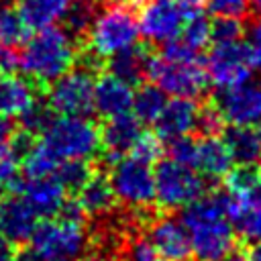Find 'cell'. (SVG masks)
<instances>
[{
	"label": "cell",
	"instance_id": "obj_1",
	"mask_svg": "<svg viewBox=\"0 0 261 261\" xmlns=\"http://www.w3.org/2000/svg\"><path fill=\"white\" fill-rule=\"evenodd\" d=\"M188 241L190 253L196 261H218L234 247V226L226 212L222 192L212 196H200L181 208L179 216Z\"/></svg>",
	"mask_w": 261,
	"mask_h": 261
},
{
	"label": "cell",
	"instance_id": "obj_2",
	"mask_svg": "<svg viewBox=\"0 0 261 261\" xmlns=\"http://www.w3.org/2000/svg\"><path fill=\"white\" fill-rule=\"evenodd\" d=\"M77 41L55 24L35 31L18 53V69H22L37 88H45L73 67L77 59Z\"/></svg>",
	"mask_w": 261,
	"mask_h": 261
},
{
	"label": "cell",
	"instance_id": "obj_3",
	"mask_svg": "<svg viewBox=\"0 0 261 261\" xmlns=\"http://www.w3.org/2000/svg\"><path fill=\"white\" fill-rule=\"evenodd\" d=\"M161 55L151 59L149 77L167 96L198 98L208 88V75L198 51L177 39L161 45Z\"/></svg>",
	"mask_w": 261,
	"mask_h": 261
},
{
	"label": "cell",
	"instance_id": "obj_4",
	"mask_svg": "<svg viewBox=\"0 0 261 261\" xmlns=\"http://www.w3.org/2000/svg\"><path fill=\"white\" fill-rule=\"evenodd\" d=\"M31 251L41 261H75L86 253L88 232L75 202H65L59 214L37 224L29 239Z\"/></svg>",
	"mask_w": 261,
	"mask_h": 261
},
{
	"label": "cell",
	"instance_id": "obj_5",
	"mask_svg": "<svg viewBox=\"0 0 261 261\" xmlns=\"http://www.w3.org/2000/svg\"><path fill=\"white\" fill-rule=\"evenodd\" d=\"M139 39V22L133 14L130 6L124 2L110 0L106 6L98 8L88 33V53L98 59H108L120 49L137 43Z\"/></svg>",
	"mask_w": 261,
	"mask_h": 261
},
{
	"label": "cell",
	"instance_id": "obj_6",
	"mask_svg": "<svg viewBox=\"0 0 261 261\" xmlns=\"http://www.w3.org/2000/svg\"><path fill=\"white\" fill-rule=\"evenodd\" d=\"M39 143L47 147L59 161H90L100 151V128L88 116L59 114L49 120V124L41 133Z\"/></svg>",
	"mask_w": 261,
	"mask_h": 261
},
{
	"label": "cell",
	"instance_id": "obj_7",
	"mask_svg": "<svg viewBox=\"0 0 261 261\" xmlns=\"http://www.w3.org/2000/svg\"><path fill=\"white\" fill-rule=\"evenodd\" d=\"M155 202L165 210H181L204 194V177L190 165L163 159L153 169Z\"/></svg>",
	"mask_w": 261,
	"mask_h": 261
},
{
	"label": "cell",
	"instance_id": "obj_8",
	"mask_svg": "<svg viewBox=\"0 0 261 261\" xmlns=\"http://www.w3.org/2000/svg\"><path fill=\"white\" fill-rule=\"evenodd\" d=\"M114 198L128 208H149L155 202L153 167L133 155H122L110 163L108 173Z\"/></svg>",
	"mask_w": 261,
	"mask_h": 261
},
{
	"label": "cell",
	"instance_id": "obj_9",
	"mask_svg": "<svg viewBox=\"0 0 261 261\" xmlns=\"http://www.w3.org/2000/svg\"><path fill=\"white\" fill-rule=\"evenodd\" d=\"M47 104L55 114L88 116L94 110V69L86 65L67 69L49 84Z\"/></svg>",
	"mask_w": 261,
	"mask_h": 261
},
{
	"label": "cell",
	"instance_id": "obj_10",
	"mask_svg": "<svg viewBox=\"0 0 261 261\" xmlns=\"http://www.w3.org/2000/svg\"><path fill=\"white\" fill-rule=\"evenodd\" d=\"M214 108L230 126H253L261 118V82H239L218 88Z\"/></svg>",
	"mask_w": 261,
	"mask_h": 261
},
{
	"label": "cell",
	"instance_id": "obj_11",
	"mask_svg": "<svg viewBox=\"0 0 261 261\" xmlns=\"http://www.w3.org/2000/svg\"><path fill=\"white\" fill-rule=\"evenodd\" d=\"M188 12L181 0H145L139 16V35L153 45H165L179 37Z\"/></svg>",
	"mask_w": 261,
	"mask_h": 261
},
{
	"label": "cell",
	"instance_id": "obj_12",
	"mask_svg": "<svg viewBox=\"0 0 261 261\" xmlns=\"http://www.w3.org/2000/svg\"><path fill=\"white\" fill-rule=\"evenodd\" d=\"M204 69L208 75V84H214L216 88H226V86L249 80L251 63L247 55V45L241 39L212 43Z\"/></svg>",
	"mask_w": 261,
	"mask_h": 261
},
{
	"label": "cell",
	"instance_id": "obj_13",
	"mask_svg": "<svg viewBox=\"0 0 261 261\" xmlns=\"http://www.w3.org/2000/svg\"><path fill=\"white\" fill-rule=\"evenodd\" d=\"M147 241L163 261H188L192 257L188 232L179 218L161 216L153 220L149 224Z\"/></svg>",
	"mask_w": 261,
	"mask_h": 261
},
{
	"label": "cell",
	"instance_id": "obj_14",
	"mask_svg": "<svg viewBox=\"0 0 261 261\" xmlns=\"http://www.w3.org/2000/svg\"><path fill=\"white\" fill-rule=\"evenodd\" d=\"M39 220L41 218L37 212L20 194H8L0 198V234H4L10 243H29Z\"/></svg>",
	"mask_w": 261,
	"mask_h": 261
},
{
	"label": "cell",
	"instance_id": "obj_15",
	"mask_svg": "<svg viewBox=\"0 0 261 261\" xmlns=\"http://www.w3.org/2000/svg\"><path fill=\"white\" fill-rule=\"evenodd\" d=\"M198 114H200V106L196 104L194 98L173 96L171 100L165 102L161 114L153 122L157 128L155 135L167 143L179 137H188L190 133L196 130Z\"/></svg>",
	"mask_w": 261,
	"mask_h": 261
},
{
	"label": "cell",
	"instance_id": "obj_16",
	"mask_svg": "<svg viewBox=\"0 0 261 261\" xmlns=\"http://www.w3.org/2000/svg\"><path fill=\"white\" fill-rule=\"evenodd\" d=\"M14 188L29 202V206L37 212L39 218H49V216L59 214V210L67 202L65 198L67 190L53 175L24 177L22 181H16Z\"/></svg>",
	"mask_w": 261,
	"mask_h": 261
},
{
	"label": "cell",
	"instance_id": "obj_17",
	"mask_svg": "<svg viewBox=\"0 0 261 261\" xmlns=\"http://www.w3.org/2000/svg\"><path fill=\"white\" fill-rule=\"evenodd\" d=\"M141 133V122L133 112L106 118V124L100 128V149H104L108 163L126 155Z\"/></svg>",
	"mask_w": 261,
	"mask_h": 261
},
{
	"label": "cell",
	"instance_id": "obj_18",
	"mask_svg": "<svg viewBox=\"0 0 261 261\" xmlns=\"http://www.w3.org/2000/svg\"><path fill=\"white\" fill-rule=\"evenodd\" d=\"M133 86L124 80L108 73L94 80V110L102 118H112L130 112L133 106Z\"/></svg>",
	"mask_w": 261,
	"mask_h": 261
},
{
	"label": "cell",
	"instance_id": "obj_19",
	"mask_svg": "<svg viewBox=\"0 0 261 261\" xmlns=\"http://www.w3.org/2000/svg\"><path fill=\"white\" fill-rule=\"evenodd\" d=\"M192 167L202 175L210 179H222L232 167V155L218 135H204V139L196 141V151H194V161Z\"/></svg>",
	"mask_w": 261,
	"mask_h": 261
},
{
	"label": "cell",
	"instance_id": "obj_20",
	"mask_svg": "<svg viewBox=\"0 0 261 261\" xmlns=\"http://www.w3.org/2000/svg\"><path fill=\"white\" fill-rule=\"evenodd\" d=\"M151 59H153V55H151L147 45L133 43L126 49H120L114 55H110L108 57V67H110L112 75L124 80L130 86H135V84H141L147 77Z\"/></svg>",
	"mask_w": 261,
	"mask_h": 261
},
{
	"label": "cell",
	"instance_id": "obj_21",
	"mask_svg": "<svg viewBox=\"0 0 261 261\" xmlns=\"http://www.w3.org/2000/svg\"><path fill=\"white\" fill-rule=\"evenodd\" d=\"M75 204L84 216H102L112 210L116 198L110 188V181L102 173H90V177L75 190Z\"/></svg>",
	"mask_w": 261,
	"mask_h": 261
},
{
	"label": "cell",
	"instance_id": "obj_22",
	"mask_svg": "<svg viewBox=\"0 0 261 261\" xmlns=\"http://www.w3.org/2000/svg\"><path fill=\"white\" fill-rule=\"evenodd\" d=\"M37 100V86L16 73H0V116H20Z\"/></svg>",
	"mask_w": 261,
	"mask_h": 261
},
{
	"label": "cell",
	"instance_id": "obj_23",
	"mask_svg": "<svg viewBox=\"0 0 261 261\" xmlns=\"http://www.w3.org/2000/svg\"><path fill=\"white\" fill-rule=\"evenodd\" d=\"M234 232L249 243H261V204L251 198H234L222 192Z\"/></svg>",
	"mask_w": 261,
	"mask_h": 261
},
{
	"label": "cell",
	"instance_id": "obj_24",
	"mask_svg": "<svg viewBox=\"0 0 261 261\" xmlns=\"http://www.w3.org/2000/svg\"><path fill=\"white\" fill-rule=\"evenodd\" d=\"M232 161L245 167H257L261 163V133L253 126H230L222 137Z\"/></svg>",
	"mask_w": 261,
	"mask_h": 261
},
{
	"label": "cell",
	"instance_id": "obj_25",
	"mask_svg": "<svg viewBox=\"0 0 261 261\" xmlns=\"http://www.w3.org/2000/svg\"><path fill=\"white\" fill-rule=\"evenodd\" d=\"M67 4L69 0H22L20 16L29 31H39L55 24L63 16Z\"/></svg>",
	"mask_w": 261,
	"mask_h": 261
},
{
	"label": "cell",
	"instance_id": "obj_26",
	"mask_svg": "<svg viewBox=\"0 0 261 261\" xmlns=\"http://www.w3.org/2000/svg\"><path fill=\"white\" fill-rule=\"evenodd\" d=\"M165 102H167V94L161 88H157L155 84H143L133 94L130 112L139 118V122L153 124L157 120V116L161 114Z\"/></svg>",
	"mask_w": 261,
	"mask_h": 261
},
{
	"label": "cell",
	"instance_id": "obj_27",
	"mask_svg": "<svg viewBox=\"0 0 261 261\" xmlns=\"http://www.w3.org/2000/svg\"><path fill=\"white\" fill-rule=\"evenodd\" d=\"M98 2L96 0H69L65 12H63V22H65V31L80 41L82 37H86L96 12H98Z\"/></svg>",
	"mask_w": 261,
	"mask_h": 261
},
{
	"label": "cell",
	"instance_id": "obj_28",
	"mask_svg": "<svg viewBox=\"0 0 261 261\" xmlns=\"http://www.w3.org/2000/svg\"><path fill=\"white\" fill-rule=\"evenodd\" d=\"M59 165V159L41 143L31 145L22 157H20V171L24 177H43L53 175L55 167Z\"/></svg>",
	"mask_w": 261,
	"mask_h": 261
},
{
	"label": "cell",
	"instance_id": "obj_29",
	"mask_svg": "<svg viewBox=\"0 0 261 261\" xmlns=\"http://www.w3.org/2000/svg\"><path fill=\"white\" fill-rule=\"evenodd\" d=\"M29 35V27L24 24L20 10L12 8V4H2L0 6V45L8 47H18L24 43Z\"/></svg>",
	"mask_w": 261,
	"mask_h": 261
},
{
	"label": "cell",
	"instance_id": "obj_30",
	"mask_svg": "<svg viewBox=\"0 0 261 261\" xmlns=\"http://www.w3.org/2000/svg\"><path fill=\"white\" fill-rule=\"evenodd\" d=\"M92 173L90 161L86 159H67V161H59V165L53 171V177L65 188V190H77Z\"/></svg>",
	"mask_w": 261,
	"mask_h": 261
},
{
	"label": "cell",
	"instance_id": "obj_31",
	"mask_svg": "<svg viewBox=\"0 0 261 261\" xmlns=\"http://www.w3.org/2000/svg\"><path fill=\"white\" fill-rule=\"evenodd\" d=\"M181 43L194 51L204 49L210 43V20L200 12L190 16L181 27Z\"/></svg>",
	"mask_w": 261,
	"mask_h": 261
},
{
	"label": "cell",
	"instance_id": "obj_32",
	"mask_svg": "<svg viewBox=\"0 0 261 261\" xmlns=\"http://www.w3.org/2000/svg\"><path fill=\"white\" fill-rule=\"evenodd\" d=\"M18 118H20V130L33 137L45 130V126L53 118V110L49 108V104H41L39 100H35Z\"/></svg>",
	"mask_w": 261,
	"mask_h": 261
},
{
	"label": "cell",
	"instance_id": "obj_33",
	"mask_svg": "<svg viewBox=\"0 0 261 261\" xmlns=\"http://www.w3.org/2000/svg\"><path fill=\"white\" fill-rule=\"evenodd\" d=\"M20 173V153L12 149L8 143L4 149H0V190H8L16 186Z\"/></svg>",
	"mask_w": 261,
	"mask_h": 261
},
{
	"label": "cell",
	"instance_id": "obj_34",
	"mask_svg": "<svg viewBox=\"0 0 261 261\" xmlns=\"http://www.w3.org/2000/svg\"><path fill=\"white\" fill-rule=\"evenodd\" d=\"M243 22L232 16H216V20L210 24V41L212 43H224V41H239L243 39Z\"/></svg>",
	"mask_w": 261,
	"mask_h": 261
},
{
	"label": "cell",
	"instance_id": "obj_35",
	"mask_svg": "<svg viewBox=\"0 0 261 261\" xmlns=\"http://www.w3.org/2000/svg\"><path fill=\"white\" fill-rule=\"evenodd\" d=\"M161 149H163V141L155 133H145L143 130L128 153L133 157L145 161V163H155L159 159V155H161Z\"/></svg>",
	"mask_w": 261,
	"mask_h": 261
},
{
	"label": "cell",
	"instance_id": "obj_36",
	"mask_svg": "<svg viewBox=\"0 0 261 261\" xmlns=\"http://www.w3.org/2000/svg\"><path fill=\"white\" fill-rule=\"evenodd\" d=\"M204 6L214 16L241 18L249 12V0H204Z\"/></svg>",
	"mask_w": 261,
	"mask_h": 261
},
{
	"label": "cell",
	"instance_id": "obj_37",
	"mask_svg": "<svg viewBox=\"0 0 261 261\" xmlns=\"http://www.w3.org/2000/svg\"><path fill=\"white\" fill-rule=\"evenodd\" d=\"M247 55L251 63V71H257L261 75V18H257L247 29Z\"/></svg>",
	"mask_w": 261,
	"mask_h": 261
},
{
	"label": "cell",
	"instance_id": "obj_38",
	"mask_svg": "<svg viewBox=\"0 0 261 261\" xmlns=\"http://www.w3.org/2000/svg\"><path fill=\"white\" fill-rule=\"evenodd\" d=\"M222 116L218 114V110L214 108V104L206 106V108H200V114H198V124L196 128L202 133V135H218L222 130Z\"/></svg>",
	"mask_w": 261,
	"mask_h": 261
},
{
	"label": "cell",
	"instance_id": "obj_39",
	"mask_svg": "<svg viewBox=\"0 0 261 261\" xmlns=\"http://www.w3.org/2000/svg\"><path fill=\"white\" fill-rule=\"evenodd\" d=\"M120 261H163V259L155 253V249L151 247V243L147 239H143V241L133 243V247L128 251V257L126 259H120Z\"/></svg>",
	"mask_w": 261,
	"mask_h": 261
},
{
	"label": "cell",
	"instance_id": "obj_40",
	"mask_svg": "<svg viewBox=\"0 0 261 261\" xmlns=\"http://www.w3.org/2000/svg\"><path fill=\"white\" fill-rule=\"evenodd\" d=\"M18 69V51L16 47L0 45V73H14Z\"/></svg>",
	"mask_w": 261,
	"mask_h": 261
},
{
	"label": "cell",
	"instance_id": "obj_41",
	"mask_svg": "<svg viewBox=\"0 0 261 261\" xmlns=\"http://www.w3.org/2000/svg\"><path fill=\"white\" fill-rule=\"evenodd\" d=\"M14 133H16L14 124L6 116H0V149H4L10 143V139H12Z\"/></svg>",
	"mask_w": 261,
	"mask_h": 261
},
{
	"label": "cell",
	"instance_id": "obj_42",
	"mask_svg": "<svg viewBox=\"0 0 261 261\" xmlns=\"http://www.w3.org/2000/svg\"><path fill=\"white\" fill-rule=\"evenodd\" d=\"M16 257V247L10 243L4 234H0V261H14Z\"/></svg>",
	"mask_w": 261,
	"mask_h": 261
},
{
	"label": "cell",
	"instance_id": "obj_43",
	"mask_svg": "<svg viewBox=\"0 0 261 261\" xmlns=\"http://www.w3.org/2000/svg\"><path fill=\"white\" fill-rule=\"evenodd\" d=\"M218 261H249V253L247 251H243V249H230L228 253H224Z\"/></svg>",
	"mask_w": 261,
	"mask_h": 261
},
{
	"label": "cell",
	"instance_id": "obj_44",
	"mask_svg": "<svg viewBox=\"0 0 261 261\" xmlns=\"http://www.w3.org/2000/svg\"><path fill=\"white\" fill-rule=\"evenodd\" d=\"M253 200L261 204V163L255 167V184H253Z\"/></svg>",
	"mask_w": 261,
	"mask_h": 261
},
{
	"label": "cell",
	"instance_id": "obj_45",
	"mask_svg": "<svg viewBox=\"0 0 261 261\" xmlns=\"http://www.w3.org/2000/svg\"><path fill=\"white\" fill-rule=\"evenodd\" d=\"M249 261H261V243H255V249L249 253Z\"/></svg>",
	"mask_w": 261,
	"mask_h": 261
},
{
	"label": "cell",
	"instance_id": "obj_46",
	"mask_svg": "<svg viewBox=\"0 0 261 261\" xmlns=\"http://www.w3.org/2000/svg\"><path fill=\"white\" fill-rule=\"evenodd\" d=\"M249 8L257 14V18H261V0H249Z\"/></svg>",
	"mask_w": 261,
	"mask_h": 261
},
{
	"label": "cell",
	"instance_id": "obj_47",
	"mask_svg": "<svg viewBox=\"0 0 261 261\" xmlns=\"http://www.w3.org/2000/svg\"><path fill=\"white\" fill-rule=\"evenodd\" d=\"M114 2H124V4H128V6H130V4H143L145 0H114Z\"/></svg>",
	"mask_w": 261,
	"mask_h": 261
},
{
	"label": "cell",
	"instance_id": "obj_48",
	"mask_svg": "<svg viewBox=\"0 0 261 261\" xmlns=\"http://www.w3.org/2000/svg\"><path fill=\"white\" fill-rule=\"evenodd\" d=\"M2 4H16V2H22V0H0Z\"/></svg>",
	"mask_w": 261,
	"mask_h": 261
},
{
	"label": "cell",
	"instance_id": "obj_49",
	"mask_svg": "<svg viewBox=\"0 0 261 261\" xmlns=\"http://www.w3.org/2000/svg\"><path fill=\"white\" fill-rule=\"evenodd\" d=\"M257 130H259V133H261V118H259V120H257Z\"/></svg>",
	"mask_w": 261,
	"mask_h": 261
}]
</instances>
